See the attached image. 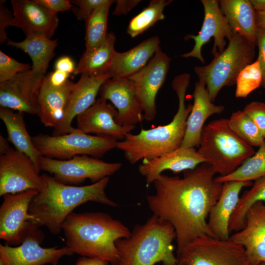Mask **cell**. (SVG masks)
Instances as JSON below:
<instances>
[{
	"label": "cell",
	"instance_id": "cell-1",
	"mask_svg": "<svg viewBox=\"0 0 265 265\" xmlns=\"http://www.w3.org/2000/svg\"><path fill=\"white\" fill-rule=\"evenodd\" d=\"M215 174L209 163L204 162L184 171L183 178L161 174L153 182L155 193L147 196V203L153 214L174 227L176 251L197 238H214L208 218L223 186L215 181Z\"/></svg>",
	"mask_w": 265,
	"mask_h": 265
},
{
	"label": "cell",
	"instance_id": "cell-2",
	"mask_svg": "<svg viewBox=\"0 0 265 265\" xmlns=\"http://www.w3.org/2000/svg\"><path fill=\"white\" fill-rule=\"evenodd\" d=\"M41 176L42 187L31 200L28 212L35 224L46 226L53 235L62 230L64 222L75 208L87 202L113 207L119 205L105 192L109 177L90 185L75 186L60 183L47 174Z\"/></svg>",
	"mask_w": 265,
	"mask_h": 265
},
{
	"label": "cell",
	"instance_id": "cell-3",
	"mask_svg": "<svg viewBox=\"0 0 265 265\" xmlns=\"http://www.w3.org/2000/svg\"><path fill=\"white\" fill-rule=\"evenodd\" d=\"M62 229L66 244L81 257L99 259L116 265L119 253L115 242L131 233L120 221L103 212H72Z\"/></svg>",
	"mask_w": 265,
	"mask_h": 265
},
{
	"label": "cell",
	"instance_id": "cell-4",
	"mask_svg": "<svg viewBox=\"0 0 265 265\" xmlns=\"http://www.w3.org/2000/svg\"><path fill=\"white\" fill-rule=\"evenodd\" d=\"M190 78L189 74L183 73L172 80V87L177 95L179 105L169 123L149 130L142 129L136 134L128 133L123 140L117 142L116 148L124 152L131 164L141 159H154L181 146L192 106L190 104L186 106L185 103Z\"/></svg>",
	"mask_w": 265,
	"mask_h": 265
},
{
	"label": "cell",
	"instance_id": "cell-5",
	"mask_svg": "<svg viewBox=\"0 0 265 265\" xmlns=\"http://www.w3.org/2000/svg\"><path fill=\"white\" fill-rule=\"evenodd\" d=\"M175 238L173 226L153 214L144 223L135 226L128 237L116 240L119 260L116 265H177Z\"/></svg>",
	"mask_w": 265,
	"mask_h": 265
},
{
	"label": "cell",
	"instance_id": "cell-6",
	"mask_svg": "<svg viewBox=\"0 0 265 265\" xmlns=\"http://www.w3.org/2000/svg\"><path fill=\"white\" fill-rule=\"evenodd\" d=\"M198 151L219 176L232 173L255 153L231 129L225 118L204 126Z\"/></svg>",
	"mask_w": 265,
	"mask_h": 265
},
{
	"label": "cell",
	"instance_id": "cell-7",
	"mask_svg": "<svg viewBox=\"0 0 265 265\" xmlns=\"http://www.w3.org/2000/svg\"><path fill=\"white\" fill-rule=\"evenodd\" d=\"M256 45L235 34L228 41L225 50L214 57L209 64L194 68L199 81L206 85L212 102L223 87L236 83L240 72L253 62Z\"/></svg>",
	"mask_w": 265,
	"mask_h": 265
},
{
	"label": "cell",
	"instance_id": "cell-8",
	"mask_svg": "<svg viewBox=\"0 0 265 265\" xmlns=\"http://www.w3.org/2000/svg\"><path fill=\"white\" fill-rule=\"evenodd\" d=\"M32 138L42 156L59 160L69 159L78 155L102 158L116 148L118 142L111 137L85 133L78 128L61 135L40 133Z\"/></svg>",
	"mask_w": 265,
	"mask_h": 265
},
{
	"label": "cell",
	"instance_id": "cell-9",
	"mask_svg": "<svg viewBox=\"0 0 265 265\" xmlns=\"http://www.w3.org/2000/svg\"><path fill=\"white\" fill-rule=\"evenodd\" d=\"M39 168L53 175L58 182L76 185L89 179L93 183L109 177L120 170L121 162L109 163L87 155H78L67 160L41 156Z\"/></svg>",
	"mask_w": 265,
	"mask_h": 265
},
{
	"label": "cell",
	"instance_id": "cell-10",
	"mask_svg": "<svg viewBox=\"0 0 265 265\" xmlns=\"http://www.w3.org/2000/svg\"><path fill=\"white\" fill-rule=\"evenodd\" d=\"M176 256L177 265H248L242 246L208 236L192 240Z\"/></svg>",
	"mask_w": 265,
	"mask_h": 265
},
{
	"label": "cell",
	"instance_id": "cell-11",
	"mask_svg": "<svg viewBox=\"0 0 265 265\" xmlns=\"http://www.w3.org/2000/svg\"><path fill=\"white\" fill-rule=\"evenodd\" d=\"M38 191L28 190L4 195L0 207V238L8 245H19L39 227L33 222L28 209L31 200Z\"/></svg>",
	"mask_w": 265,
	"mask_h": 265
},
{
	"label": "cell",
	"instance_id": "cell-12",
	"mask_svg": "<svg viewBox=\"0 0 265 265\" xmlns=\"http://www.w3.org/2000/svg\"><path fill=\"white\" fill-rule=\"evenodd\" d=\"M39 173L25 154L11 147L0 151V196L40 190L43 180Z\"/></svg>",
	"mask_w": 265,
	"mask_h": 265
},
{
	"label": "cell",
	"instance_id": "cell-13",
	"mask_svg": "<svg viewBox=\"0 0 265 265\" xmlns=\"http://www.w3.org/2000/svg\"><path fill=\"white\" fill-rule=\"evenodd\" d=\"M171 60L159 47L145 67L128 78L134 83L137 100L147 121L156 117V96L165 80Z\"/></svg>",
	"mask_w": 265,
	"mask_h": 265
},
{
	"label": "cell",
	"instance_id": "cell-14",
	"mask_svg": "<svg viewBox=\"0 0 265 265\" xmlns=\"http://www.w3.org/2000/svg\"><path fill=\"white\" fill-rule=\"evenodd\" d=\"M201 1L204 11L202 27L198 34H188L185 37L186 40L192 39L194 45L190 52L181 56L185 58H197L205 64L201 52L202 47L213 37L214 43L212 53L215 57L225 50L226 40L229 41L234 34L220 10L218 0H201Z\"/></svg>",
	"mask_w": 265,
	"mask_h": 265
},
{
	"label": "cell",
	"instance_id": "cell-15",
	"mask_svg": "<svg viewBox=\"0 0 265 265\" xmlns=\"http://www.w3.org/2000/svg\"><path fill=\"white\" fill-rule=\"evenodd\" d=\"M45 75L32 69L0 83L1 107L38 115V94Z\"/></svg>",
	"mask_w": 265,
	"mask_h": 265
},
{
	"label": "cell",
	"instance_id": "cell-16",
	"mask_svg": "<svg viewBox=\"0 0 265 265\" xmlns=\"http://www.w3.org/2000/svg\"><path fill=\"white\" fill-rule=\"evenodd\" d=\"M43 238L44 235L38 228L16 247L0 244V258L6 265H55L63 256L74 254L67 246L42 247L40 244Z\"/></svg>",
	"mask_w": 265,
	"mask_h": 265
},
{
	"label": "cell",
	"instance_id": "cell-17",
	"mask_svg": "<svg viewBox=\"0 0 265 265\" xmlns=\"http://www.w3.org/2000/svg\"><path fill=\"white\" fill-rule=\"evenodd\" d=\"M111 79L108 74L91 75L83 74L71 92L62 120L54 128L53 135H61L74 131L72 126L75 117L90 107L96 101L101 87Z\"/></svg>",
	"mask_w": 265,
	"mask_h": 265
},
{
	"label": "cell",
	"instance_id": "cell-18",
	"mask_svg": "<svg viewBox=\"0 0 265 265\" xmlns=\"http://www.w3.org/2000/svg\"><path fill=\"white\" fill-rule=\"evenodd\" d=\"M116 108L101 98L97 99L87 110L77 116L78 129L83 132L123 140L135 128L134 125L121 126L115 120Z\"/></svg>",
	"mask_w": 265,
	"mask_h": 265
},
{
	"label": "cell",
	"instance_id": "cell-19",
	"mask_svg": "<svg viewBox=\"0 0 265 265\" xmlns=\"http://www.w3.org/2000/svg\"><path fill=\"white\" fill-rule=\"evenodd\" d=\"M99 94L100 98L111 101L117 110L115 120L119 125L135 126L144 119L134 83L130 79H109L103 84Z\"/></svg>",
	"mask_w": 265,
	"mask_h": 265
},
{
	"label": "cell",
	"instance_id": "cell-20",
	"mask_svg": "<svg viewBox=\"0 0 265 265\" xmlns=\"http://www.w3.org/2000/svg\"><path fill=\"white\" fill-rule=\"evenodd\" d=\"M229 239L245 250L248 265L265 262V203L253 205L246 215L245 227L230 236Z\"/></svg>",
	"mask_w": 265,
	"mask_h": 265
},
{
	"label": "cell",
	"instance_id": "cell-21",
	"mask_svg": "<svg viewBox=\"0 0 265 265\" xmlns=\"http://www.w3.org/2000/svg\"><path fill=\"white\" fill-rule=\"evenodd\" d=\"M11 4L14 17L11 26L20 28L26 36L43 35L52 39L59 23L57 14L35 0H11Z\"/></svg>",
	"mask_w": 265,
	"mask_h": 265
},
{
	"label": "cell",
	"instance_id": "cell-22",
	"mask_svg": "<svg viewBox=\"0 0 265 265\" xmlns=\"http://www.w3.org/2000/svg\"><path fill=\"white\" fill-rule=\"evenodd\" d=\"M204 162L206 161L198 150L180 147L154 159H143L138 171L145 177L146 185L149 186L165 170L178 173L193 169Z\"/></svg>",
	"mask_w": 265,
	"mask_h": 265
},
{
	"label": "cell",
	"instance_id": "cell-23",
	"mask_svg": "<svg viewBox=\"0 0 265 265\" xmlns=\"http://www.w3.org/2000/svg\"><path fill=\"white\" fill-rule=\"evenodd\" d=\"M252 185L251 182L228 181L223 183L220 197L212 208L208 219L209 229L215 238L229 239L230 220L238 202L243 187Z\"/></svg>",
	"mask_w": 265,
	"mask_h": 265
},
{
	"label": "cell",
	"instance_id": "cell-24",
	"mask_svg": "<svg viewBox=\"0 0 265 265\" xmlns=\"http://www.w3.org/2000/svg\"><path fill=\"white\" fill-rule=\"evenodd\" d=\"M194 101L187 119L186 129L181 147H199L206 120L211 115L224 110L222 105H215L210 99L206 85L200 81L195 84Z\"/></svg>",
	"mask_w": 265,
	"mask_h": 265
},
{
	"label": "cell",
	"instance_id": "cell-25",
	"mask_svg": "<svg viewBox=\"0 0 265 265\" xmlns=\"http://www.w3.org/2000/svg\"><path fill=\"white\" fill-rule=\"evenodd\" d=\"M75 83L68 80L63 85L54 86L45 77L38 97V116L45 126L54 128L62 120Z\"/></svg>",
	"mask_w": 265,
	"mask_h": 265
},
{
	"label": "cell",
	"instance_id": "cell-26",
	"mask_svg": "<svg viewBox=\"0 0 265 265\" xmlns=\"http://www.w3.org/2000/svg\"><path fill=\"white\" fill-rule=\"evenodd\" d=\"M157 36L150 37L130 49L115 51L108 71L111 79L128 78L145 67L160 47Z\"/></svg>",
	"mask_w": 265,
	"mask_h": 265
},
{
	"label": "cell",
	"instance_id": "cell-27",
	"mask_svg": "<svg viewBox=\"0 0 265 265\" xmlns=\"http://www.w3.org/2000/svg\"><path fill=\"white\" fill-rule=\"evenodd\" d=\"M219 5L234 34L257 45L256 13L249 0H220Z\"/></svg>",
	"mask_w": 265,
	"mask_h": 265
},
{
	"label": "cell",
	"instance_id": "cell-28",
	"mask_svg": "<svg viewBox=\"0 0 265 265\" xmlns=\"http://www.w3.org/2000/svg\"><path fill=\"white\" fill-rule=\"evenodd\" d=\"M24 113L15 112L11 109L0 107V118L5 126L8 138L16 150L27 156L38 170L41 156L34 146L32 137L28 133L24 118Z\"/></svg>",
	"mask_w": 265,
	"mask_h": 265
},
{
	"label": "cell",
	"instance_id": "cell-29",
	"mask_svg": "<svg viewBox=\"0 0 265 265\" xmlns=\"http://www.w3.org/2000/svg\"><path fill=\"white\" fill-rule=\"evenodd\" d=\"M116 37L114 33H108L105 40L94 49L85 51L80 57L74 74L100 75L108 74L115 52Z\"/></svg>",
	"mask_w": 265,
	"mask_h": 265
},
{
	"label": "cell",
	"instance_id": "cell-30",
	"mask_svg": "<svg viewBox=\"0 0 265 265\" xmlns=\"http://www.w3.org/2000/svg\"><path fill=\"white\" fill-rule=\"evenodd\" d=\"M7 45L27 53L32 60L31 69L45 75L58 43L57 39L52 40L45 36L29 35L20 42L8 39Z\"/></svg>",
	"mask_w": 265,
	"mask_h": 265
},
{
	"label": "cell",
	"instance_id": "cell-31",
	"mask_svg": "<svg viewBox=\"0 0 265 265\" xmlns=\"http://www.w3.org/2000/svg\"><path fill=\"white\" fill-rule=\"evenodd\" d=\"M259 201H265V176L255 180L252 187L240 197L230 220V233L239 231L245 227L248 210Z\"/></svg>",
	"mask_w": 265,
	"mask_h": 265
},
{
	"label": "cell",
	"instance_id": "cell-32",
	"mask_svg": "<svg viewBox=\"0 0 265 265\" xmlns=\"http://www.w3.org/2000/svg\"><path fill=\"white\" fill-rule=\"evenodd\" d=\"M115 1H107L97 7L85 22V50L100 45L107 35V22L109 8Z\"/></svg>",
	"mask_w": 265,
	"mask_h": 265
},
{
	"label": "cell",
	"instance_id": "cell-33",
	"mask_svg": "<svg viewBox=\"0 0 265 265\" xmlns=\"http://www.w3.org/2000/svg\"><path fill=\"white\" fill-rule=\"evenodd\" d=\"M265 176V141L252 157L247 159L235 171L225 176L215 178L216 182H251Z\"/></svg>",
	"mask_w": 265,
	"mask_h": 265
},
{
	"label": "cell",
	"instance_id": "cell-34",
	"mask_svg": "<svg viewBox=\"0 0 265 265\" xmlns=\"http://www.w3.org/2000/svg\"><path fill=\"white\" fill-rule=\"evenodd\" d=\"M171 0H152L148 5L130 21L127 29V33L132 38L142 34L153 26L165 16L164 8L170 4Z\"/></svg>",
	"mask_w": 265,
	"mask_h": 265
},
{
	"label": "cell",
	"instance_id": "cell-35",
	"mask_svg": "<svg viewBox=\"0 0 265 265\" xmlns=\"http://www.w3.org/2000/svg\"><path fill=\"white\" fill-rule=\"evenodd\" d=\"M228 124L238 137L251 146L260 147L265 141L258 127L243 111L233 112Z\"/></svg>",
	"mask_w": 265,
	"mask_h": 265
},
{
	"label": "cell",
	"instance_id": "cell-36",
	"mask_svg": "<svg viewBox=\"0 0 265 265\" xmlns=\"http://www.w3.org/2000/svg\"><path fill=\"white\" fill-rule=\"evenodd\" d=\"M263 80L261 67L256 60L245 66L238 75L236 80V97H247L262 85Z\"/></svg>",
	"mask_w": 265,
	"mask_h": 265
},
{
	"label": "cell",
	"instance_id": "cell-37",
	"mask_svg": "<svg viewBox=\"0 0 265 265\" xmlns=\"http://www.w3.org/2000/svg\"><path fill=\"white\" fill-rule=\"evenodd\" d=\"M31 68L29 64L20 62L0 51V83L7 81Z\"/></svg>",
	"mask_w": 265,
	"mask_h": 265
},
{
	"label": "cell",
	"instance_id": "cell-38",
	"mask_svg": "<svg viewBox=\"0 0 265 265\" xmlns=\"http://www.w3.org/2000/svg\"><path fill=\"white\" fill-rule=\"evenodd\" d=\"M242 111L254 122L265 138V103L252 102Z\"/></svg>",
	"mask_w": 265,
	"mask_h": 265
},
{
	"label": "cell",
	"instance_id": "cell-39",
	"mask_svg": "<svg viewBox=\"0 0 265 265\" xmlns=\"http://www.w3.org/2000/svg\"><path fill=\"white\" fill-rule=\"evenodd\" d=\"M108 0H73V10L79 20L85 21L93 11L99 6L106 2Z\"/></svg>",
	"mask_w": 265,
	"mask_h": 265
},
{
	"label": "cell",
	"instance_id": "cell-40",
	"mask_svg": "<svg viewBox=\"0 0 265 265\" xmlns=\"http://www.w3.org/2000/svg\"><path fill=\"white\" fill-rule=\"evenodd\" d=\"M5 0L0 1V43H4L8 39L6 35V28L11 26L13 19V14L5 6L3 3Z\"/></svg>",
	"mask_w": 265,
	"mask_h": 265
},
{
	"label": "cell",
	"instance_id": "cell-41",
	"mask_svg": "<svg viewBox=\"0 0 265 265\" xmlns=\"http://www.w3.org/2000/svg\"><path fill=\"white\" fill-rule=\"evenodd\" d=\"M51 13L57 14L59 12L72 9L73 5L68 0H35Z\"/></svg>",
	"mask_w": 265,
	"mask_h": 265
},
{
	"label": "cell",
	"instance_id": "cell-42",
	"mask_svg": "<svg viewBox=\"0 0 265 265\" xmlns=\"http://www.w3.org/2000/svg\"><path fill=\"white\" fill-rule=\"evenodd\" d=\"M257 45L259 50L257 60L262 72L263 85L265 82V30L260 27H258Z\"/></svg>",
	"mask_w": 265,
	"mask_h": 265
},
{
	"label": "cell",
	"instance_id": "cell-43",
	"mask_svg": "<svg viewBox=\"0 0 265 265\" xmlns=\"http://www.w3.org/2000/svg\"><path fill=\"white\" fill-rule=\"evenodd\" d=\"M141 0H117L113 14L116 16L127 14L135 7Z\"/></svg>",
	"mask_w": 265,
	"mask_h": 265
},
{
	"label": "cell",
	"instance_id": "cell-44",
	"mask_svg": "<svg viewBox=\"0 0 265 265\" xmlns=\"http://www.w3.org/2000/svg\"><path fill=\"white\" fill-rule=\"evenodd\" d=\"M54 67L55 70H59L69 74L74 73L76 68L73 60L67 56L59 58L55 63Z\"/></svg>",
	"mask_w": 265,
	"mask_h": 265
},
{
	"label": "cell",
	"instance_id": "cell-45",
	"mask_svg": "<svg viewBox=\"0 0 265 265\" xmlns=\"http://www.w3.org/2000/svg\"><path fill=\"white\" fill-rule=\"evenodd\" d=\"M69 76L68 73L55 70L46 77L51 85L60 86L68 80Z\"/></svg>",
	"mask_w": 265,
	"mask_h": 265
},
{
	"label": "cell",
	"instance_id": "cell-46",
	"mask_svg": "<svg viewBox=\"0 0 265 265\" xmlns=\"http://www.w3.org/2000/svg\"><path fill=\"white\" fill-rule=\"evenodd\" d=\"M76 265H111L109 263L97 258L81 257L76 262Z\"/></svg>",
	"mask_w": 265,
	"mask_h": 265
},
{
	"label": "cell",
	"instance_id": "cell-47",
	"mask_svg": "<svg viewBox=\"0 0 265 265\" xmlns=\"http://www.w3.org/2000/svg\"><path fill=\"white\" fill-rule=\"evenodd\" d=\"M256 19L258 27L265 30V11H256Z\"/></svg>",
	"mask_w": 265,
	"mask_h": 265
},
{
	"label": "cell",
	"instance_id": "cell-48",
	"mask_svg": "<svg viewBox=\"0 0 265 265\" xmlns=\"http://www.w3.org/2000/svg\"><path fill=\"white\" fill-rule=\"evenodd\" d=\"M256 11H265V0H249Z\"/></svg>",
	"mask_w": 265,
	"mask_h": 265
},
{
	"label": "cell",
	"instance_id": "cell-49",
	"mask_svg": "<svg viewBox=\"0 0 265 265\" xmlns=\"http://www.w3.org/2000/svg\"><path fill=\"white\" fill-rule=\"evenodd\" d=\"M0 265H6L4 261L0 258Z\"/></svg>",
	"mask_w": 265,
	"mask_h": 265
},
{
	"label": "cell",
	"instance_id": "cell-50",
	"mask_svg": "<svg viewBox=\"0 0 265 265\" xmlns=\"http://www.w3.org/2000/svg\"><path fill=\"white\" fill-rule=\"evenodd\" d=\"M259 265H265V262L261 263Z\"/></svg>",
	"mask_w": 265,
	"mask_h": 265
},
{
	"label": "cell",
	"instance_id": "cell-51",
	"mask_svg": "<svg viewBox=\"0 0 265 265\" xmlns=\"http://www.w3.org/2000/svg\"><path fill=\"white\" fill-rule=\"evenodd\" d=\"M265 89V82L263 84V85Z\"/></svg>",
	"mask_w": 265,
	"mask_h": 265
},
{
	"label": "cell",
	"instance_id": "cell-52",
	"mask_svg": "<svg viewBox=\"0 0 265 265\" xmlns=\"http://www.w3.org/2000/svg\"></svg>",
	"mask_w": 265,
	"mask_h": 265
}]
</instances>
